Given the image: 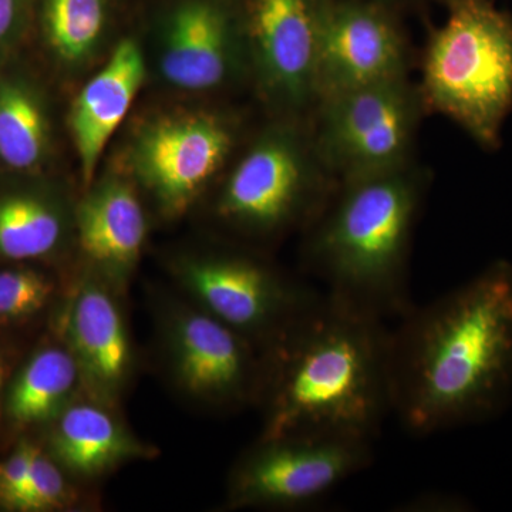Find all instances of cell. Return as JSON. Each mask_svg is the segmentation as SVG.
Listing matches in <instances>:
<instances>
[{"mask_svg": "<svg viewBox=\"0 0 512 512\" xmlns=\"http://www.w3.org/2000/svg\"><path fill=\"white\" fill-rule=\"evenodd\" d=\"M419 200L403 168L348 181L309 244L323 292L383 322L409 311L407 251Z\"/></svg>", "mask_w": 512, "mask_h": 512, "instance_id": "obj_3", "label": "cell"}, {"mask_svg": "<svg viewBox=\"0 0 512 512\" xmlns=\"http://www.w3.org/2000/svg\"><path fill=\"white\" fill-rule=\"evenodd\" d=\"M402 39L379 10L342 5L318 13L315 92L323 100L403 77Z\"/></svg>", "mask_w": 512, "mask_h": 512, "instance_id": "obj_8", "label": "cell"}, {"mask_svg": "<svg viewBox=\"0 0 512 512\" xmlns=\"http://www.w3.org/2000/svg\"><path fill=\"white\" fill-rule=\"evenodd\" d=\"M373 441L322 434L264 436L232 481L237 505L319 503L373 461Z\"/></svg>", "mask_w": 512, "mask_h": 512, "instance_id": "obj_5", "label": "cell"}, {"mask_svg": "<svg viewBox=\"0 0 512 512\" xmlns=\"http://www.w3.org/2000/svg\"><path fill=\"white\" fill-rule=\"evenodd\" d=\"M79 363L72 353L59 348L40 350L15 380L8 409L16 423L49 419L72 392Z\"/></svg>", "mask_w": 512, "mask_h": 512, "instance_id": "obj_18", "label": "cell"}, {"mask_svg": "<svg viewBox=\"0 0 512 512\" xmlns=\"http://www.w3.org/2000/svg\"><path fill=\"white\" fill-rule=\"evenodd\" d=\"M69 330L80 366L100 386H117L126 375L130 348L109 293L97 285L84 286L73 303Z\"/></svg>", "mask_w": 512, "mask_h": 512, "instance_id": "obj_16", "label": "cell"}, {"mask_svg": "<svg viewBox=\"0 0 512 512\" xmlns=\"http://www.w3.org/2000/svg\"><path fill=\"white\" fill-rule=\"evenodd\" d=\"M404 507H407V511H447L450 508L454 511L458 510L457 507H461V504L457 498L450 495H423L409 501Z\"/></svg>", "mask_w": 512, "mask_h": 512, "instance_id": "obj_25", "label": "cell"}, {"mask_svg": "<svg viewBox=\"0 0 512 512\" xmlns=\"http://www.w3.org/2000/svg\"><path fill=\"white\" fill-rule=\"evenodd\" d=\"M423 87L434 109L484 147L500 143L512 109V18L491 0H451L431 39Z\"/></svg>", "mask_w": 512, "mask_h": 512, "instance_id": "obj_4", "label": "cell"}, {"mask_svg": "<svg viewBox=\"0 0 512 512\" xmlns=\"http://www.w3.org/2000/svg\"><path fill=\"white\" fill-rule=\"evenodd\" d=\"M252 35L269 86L296 103L315 92L318 15L309 0H255Z\"/></svg>", "mask_w": 512, "mask_h": 512, "instance_id": "obj_12", "label": "cell"}, {"mask_svg": "<svg viewBox=\"0 0 512 512\" xmlns=\"http://www.w3.org/2000/svg\"><path fill=\"white\" fill-rule=\"evenodd\" d=\"M77 225L86 254L104 265L133 264L146 238V217L137 195L116 180L83 202Z\"/></svg>", "mask_w": 512, "mask_h": 512, "instance_id": "obj_15", "label": "cell"}, {"mask_svg": "<svg viewBox=\"0 0 512 512\" xmlns=\"http://www.w3.org/2000/svg\"><path fill=\"white\" fill-rule=\"evenodd\" d=\"M416 109L403 77L325 99L322 147L346 183L402 168Z\"/></svg>", "mask_w": 512, "mask_h": 512, "instance_id": "obj_6", "label": "cell"}, {"mask_svg": "<svg viewBox=\"0 0 512 512\" xmlns=\"http://www.w3.org/2000/svg\"><path fill=\"white\" fill-rule=\"evenodd\" d=\"M67 487L59 468L36 448L25 493L20 498V511H45L66 503Z\"/></svg>", "mask_w": 512, "mask_h": 512, "instance_id": "obj_23", "label": "cell"}, {"mask_svg": "<svg viewBox=\"0 0 512 512\" xmlns=\"http://www.w3.org/2000/svg\"><path fill=\"white\" fill-rule=\"evenodd\" d=\"M52 446L63 466L82 476L103 473L141 451L109 413L92 404H79L63 413Z\"/></svg>", "mask_w": 512, "mask_h": 512, "instance_id": "obj_17", "label": "cell"}, {"mask_svg": "<svg viewBox=\"0 0 512 512\" xmlns=\"http://www.w3.org/2000/svg\"><path fill=\"white\" fill-rule=\"evenodd\" d=\"M232 66V43L224 13L207 2L175 10L165 36L161 69L165 79L184 90L220 86Z\"/></svg>", "mask_w": 512, "mask_h": 512, "instance_id": "obj_14", "label": "cell"}, {"mask_svg": "<svg viewBox=\"0 0 512 512\" xmlns=\"http://www.w3.org/2000/svg\"><path fill=\"white\" fill-rule=\"evenodd\" d=\"M46 144V119L35 97L19 84H0V160L29 170L42 160Z\"/></svg>", "mask_w": 512, "mask_h": 512, "instance_id": "obj_19", "label": "cell"}, {"mask_svg": "<svg viewBox=\"0 0 512 512\" xmlns=\"http://www.w3.org/2000/svg\"><path fill=\"white\" fill-rule=\"evenodd\" d=\"M106 16L104 0H47L50 42L63 59H83L92 52Z\"/></svg>", "mask_w": 512, "mask_h": 512, "instance_id": "obj_21", "label": "cell"}, {"mask_svg": "<svg viewBox=\"0 0 512 512\" xmlns=\"http://www.w3.org/2000/svg\"><path fill=\"white\" fill-rule=\"evenodd\" d=\"M144 73L140 47L133 40H123L77 97L70 124L84 180H92L104 148L136 99Z\"/></svg>", "mask_w": 512, "mask_h": 512, "instance_id": "obj_13", "label": "cell"}, {"mask_svg": "<svg viewBox=\"0 0 512 512\" xmlns=\"http://www.w3.org/2000/svg\"><path fill=\"white\" fill-rule=\"evenodd\" d=\"M53 285L37 272L16 269L0 272V320L33 315L52 296Z\"/></svg>", "mask_w": 512, "mask_h": 512, "instance_id": "obj_22", "label": "cell"}, {"mask_svg": "<svg viewBox=\"0 0 512 512\" xmlns=\"http://www.w3.org/2000/svg\"><path fill=\"white\" fill-rule=\"evenodd\" d=\"M184 279L204 311L266 350L291 328L320 289L289 284L272 269L242 256L200 259Z\"/></svg>", "mask_w": 512, "mask_h": 512, "instance_id": "obj_7", "label": "cell"}, {"mask_svg": "<svg viewBox=\"0 0 512 512\" xmlns=\"http://www.w3.org/2000/svg\"><path fill=\"white\" fill-rule=\"evenodd\" d=\"M59 218L45 202L30 197L0 200V254L9 259L49 254L60 238Z\"/></svg>", "mask_w": 512, "mask_h": 512, "instance_id": "obj_20", "label": "cell"}, {"mask_svg": "<svg viewBox=\"0 0 512 512\" xmlns=\"http://www.w3.org/2000/svg\"><path fill=\"white\" fill-rule=\"evenodd\" d=\"M229 148L231 134L214 117L164 120L138 140L137 170L168 211L180 212L217 173Z\"/></svg>", "mask_w": 512, "mask_h": 512, "instance_id": "obj_9", "label": "cell"}, {"mask_svg": "<svg viewBox=\"0 0 512 512\" xmlns=\"http://www.w3.org/2000/svg\"><path fill=\"white\" fill-rule=\"evenodd\" d=\"M291 138L269 136L244 157L220 200L222 217L256 232H274L306 210L311 190Z\"/></svg>", "mask_w": 512, "mask_h": 512, "instance_id": "obj_11", "label": "cell"}, {"mask_svg": "<svg viewBox=\"0 0 512 512\" xmlns=\"http://www.w3.org/2000/svg\"><path fill=\"white\" fill-rule=\"evenodd\" d=\"M264 353V436L373 441L392 414L389 329L323 291Z\"/></svg>", "mask_w": 512, "mask_h": 512, "instance_id": "obj_2", "label": "cell"}, {"mask_svg": "<svg viewBox=\"0 0 512 512\" xmlns=\"http://www.w3.org/2000/svg\"><path fill=\"white\" fill-rule=\"evenodd\" d=\"M254 343L211 313L188 312L174 328L175 365L184 386L200 399L239 404L262 393L264 359Z\"/></svg>", "mask_w": 512, "mask_h": 512, "instance_id": "obj_10", "label": "cell"}, {"mask_svg": "<svg viewBox=\"0 0 512 512\" xmlns=\"http://www.w3.org/2000/svg\"><path fill=\"white\" fill-rule=\"evenodd\" d=\"M6 370L8 369H6L5 360L0 356V392H2L3 384H5Z\"/></svg>", "mask_w": 512, "mask_h": 512, "instance_id": "obj_27", "label": "cell"}, {"mask_svg": "<svg viewBox=\"0 0 512 512\" xmlns=\"http://www.w3.org/2000/svg\"><path fill=\"white\" fill-rule=\"evenodd\" d=\"M35 453V447L23 443L8 460L0 464V501L6 507L18 508L20 498L28 485Z\"/></svg>", "mask_w": 512, "mask_h": 512, "instance_id": "obj_24", "label": "cell"}, {"mask_svg": "<svg viewBox=\"0 0 512 512\" xmlns=\"http://www.w3.org/2000/svg\"><path fill=\"white\" fill-rule=\"evenodd\" d=\"M15 16L16 0H0V39L8 35L15 22Z\"/></svg>", "mask_w": 512, "mask_h": 512, "instance_id": "obj_26", "label": "cell"}, {"mask_svg": "<svg viewBox=\"0 0 512 512\" xmlns=\"http://www.w3.org/2000/svg\"><path fill=\"white\" fill-rule=\"evenodd\" d=\"M389 376L392 414L416 436L500 413L512 394V265L494 262L400 316Z\"/></svg>", "mask_w": 512, "mask_h": 512, "instance_id": "obj_1", "label": "cell"}]
</instances>
